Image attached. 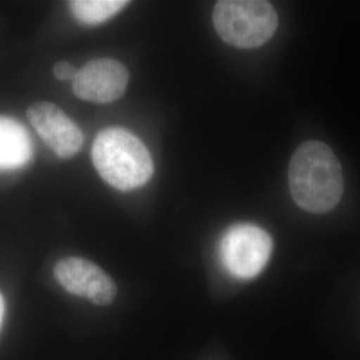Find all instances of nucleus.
I'll list each match as a JSON object with an SVG mask.
<instances>
[{
    "mask_svg": "<svg viewBox=\"0 0 360 360\" xmlns=\"http://www.w3.org/2000/svg\"><path fill=\"white\" fill-rule=\"evenodd\" d=\"M92 162L102 179L119 191L143 187L154 174V162L142 141L122 127L103 129L92 144Z\"/></svg>",
    "mask_w": 360,
    "mask_h": 360,
    "instance_id": "2",
    "label": "nucleus"
},
{
    "mask_svg": "<svg viewBox=\"0 0 360 360\" xmlns=\"http://www.w3.org/2000/svg\"><path fill=\"white\" fill-rule=\"evenodd\" d=\"M52 72H53V77H56L58 80L65 82V80H74L77 77V67L71 65L70 62L60 60L53 65Z\"/></svg>",
    "mask_w": 360,
    "mask_h": 360,
    "instance_id": "10",
    "label": "nucleus"
},
{
    "mask_svg": "<svg viewBox=\"0 0 360 360\" xmlns=\"http://www.w3.org/2000/svg\"><path fill=\"white\" fill-rule=\"evenodd\" d=\"M127 68L115 59H94L77 70L72 90L79 99L92 103H112L129 86Z\"/></svg>",
    "mask_w": 360,
    "mask_h": 360,
    "instance_id": "6",
    "label": "nucleus"
},
{
    "mask_svg": "<svg viewBox=\"0 0 360 360\" xmlns=\"http://www.w3.org/2000/svg\"><path fill=\"white\" fill-rule=\"evenodd\" d=\"M32 158V141L13 117L0 116V171L23 167Z\"/></svg>",
    "mask_w": 360,
    "mask_h": 360,
    "instance_id": "8",
    "label": "nucleus"
},
{
    "mask_svg": "<svg viewBox=\"0 0 360 360\" xmlns=\"http://www.w3.org/2000/svg\"><path fill=\"white\" fill-rule=\"evenodd\" d=\"M129 4L126 0H74L70 1L71 11L77 20L86 25H99L111 19Z\"/></svg>",
    "mask_w": 360,
    "mask_h": 360,
    "instance_id": "9",
    "label": "nucleus"
},
{
    "mask_svg": "<svg viewBox=\"0 0 360 360\" xmlns=\"http://www.w3.org/2000/svg\"><path fill=\"white\" fill-rule=\"evenodd\" d=\"M272 239L263 229L242 223L230 227L220 243V255L226 270L239 279L259 275L269 263Z\"/></svg>",
    "mask_w": 360,
    "mask_h": 360,
    "instance_id": "4",
    "label": "nucleus"
},
{
    "mask_svg": "<svg viewBox=\"0 0 360 360\" xmlns=\"http://www.w3.org/2000/svg\"><path fill=\"white\" fill-rule=\"evenodd\" d=\"M4 309H6V306H4V299H3V296H1V294H0V324H1V321H3Z\"/></svg>",
    "mask_w": 360,
    "mask_h": 360,
    "instance_id": "11",
    "label": "nucleus"
},
{
    "mask_svg": "<svg viewBox=\"0 0 360 360\" xmlns=\"http://www.w3.org/2000/svg\"><path fill=\"white\" fill-rule=\"evenodd\" d=\"M27 119L55 154L71 159L83 146V132L56 104L37 102L27 110Z\"/></svg>",
    "mask_w": 360,
    "mask_h": 360,
    "instance_id": "7",
    "label": "nucleus"
},
{
    "mask_svg": "<svg viewBox=\"0 0 360 360\" xmlns=\"http://www.w3.org/2000/svg\"><path fill=\"white\" fill-rule=\"evenodd\" d=\"M290 191L296 205L311 214H324L338 206L345 181L333 150L322 142L297 147L288 168Z\"/></svg>",
    "mask_w": 360,
    "mask_h": 360,
    "instance_id": "1",
    "label": "nucleus"
},
{
    "mask_svg": "<svg viewBox=\"0 0 360 360\" xmlns=\"http://www.w3.org/2000/svg\"><path fill=\"white\" fill-rule=\"evenodd\" d=\"M212 20L221 40L238 49L266 44L279 23L272 4L263 0H220Z\"/></svg>",
    "mask_w": 360,
    "mask_h": 360,
    "instance_id": "3",
    "label": "nucleus"
},
{
    "mask_svg": "<svg viewBox=\"0 0 360 360\" xmlns=\"http://www.w3.org/2000/svg\"><path fill=\"white\" fill-rule=\"evenodd\" d=\"M53 276L67 292L87 299L96 306L111 304L117 294L112 278L99 266L83 257H70L59 260L53 267Z\"/></svg>",
    "mask_w": 360,
    "mask_h": 360,
    "instance_id": "5",
    "label": "nucleus"
}]
</instances>
